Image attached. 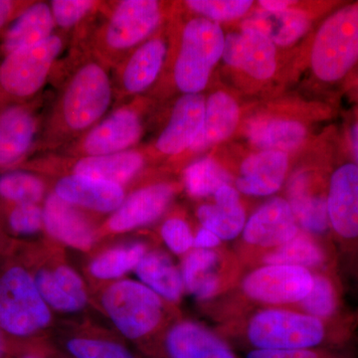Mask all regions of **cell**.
<instances>
[{
    "label": "cell",
    "instance_id": "obj_27",
    "mask_svg": "<svg viewBox=\"0 0 358 358\" xmlns=\"http://www.w3.org/2000/svg\"><path fill=\"white\" fill-rule=\"evenodd\" d=\"M308 16L298 9H287L282 13L257 11L243 22L242 29H254L267 36L275 45L294 44L308 31Z\"/></svg>",
    "mask_w": 358,
    "mask_h": 358
},
{
    "label": "cell",
    "instance_id": "obj_11",
    "mask_svg": "<svg viewBox=\"0 0 358 358\" xmlns=\"http://www.w3.org/2000/svg\"><path fill=\"white\" fill-rule=\"evenodd\" d=\"M167 56V43L162 36L150 37L115 66L113 87L115 105L143 93L157 82Z\"/></svg>",
    "mask_w": 358,
    "mask_h": 358
},
{
    "label": "cell",
    "instance_id": "obj_35",
    "mask_svg": "<svg viewBox=\"0 0 358 358\" xmlns=\"http://www.w3.org/2000/svg\"><path fill=\"white\" fill-rule=\"evenodd\" d=\"M66 350L73 358H136L126 346L107 339L73 338Z\"/></svg>",
    "mask_w": 358,
    "mask_h": 358
},
{
    "label": "cell",
    "instance_id": "obj_44",
    "mask_svg": "<svg viewBox=\"0 0 358 358\" xmlns=\"http://www.w3.org/2000/svg\"><path fill=\"white\" fill-rule=\"evenodd\" d=\"M220 238L205 228H200L193 236V247L199 250H215L221 245Z\"/></svg>",
    "mask_w": 358,
    "mask_h": 358
},
{
    "label": "cell",
    "instance_id": "obj_17",
    "mask_svg": "<svg viewBox=\"0 0 358 358\" xmlns=\"http://www.w3.org/2000/svg\"><path fill=\"white\" fill-rule=\"evenodd\" d=\"M204 114L203 96H181L174 105L166 128L155 141V150L160 155L174 157L189 150L203 126Z\"/></svg>",
    "mask_w": 358,
    "mask_h": 358
},
{
    "label": "cell",
    "instance_id": "obj_18",
    "mask_svg": "<svg viewBox=\"0 0 358 358\" xmlns=\"http://www.w3.org/2000/svg\"><path fill=\"white\" fill-rule=\"evenodd\" d=\"M164 358H238L217 334L193 322H181L167 331L162 343Z\"/></svg>",
    "mask_w": 358,
    "mask_h": 358
},
{
    "label": "cell",
    "instance_id": "obj_23",
    "mask_svg": "<svg viewBox=\"0 0 358 358\" xmlns=\"http://www.w3.org/2000/svg\"><path fill=\"white\" fill-rule=\"evenodd\" d=\"M38 120L31 110L13 106L0 113V166L14 164L32 148Z\"/></svg>",
    "mask_w": 358,
    "mask_h": 358
},
{
    "label": "cell",
    "instance_id": "obj_32",
    "mask_svg": "<svg viewBox=\"0 0 358 358\" xmlns=\"http://www.w3.org/2000/svg\"><path fill=\"white\" fill-rule=\"evenodd\" d=\"M145 255V247L143 244L117 247L96 258L90 266V271L96 279H117L136 268Z\"/></svg>",
    "mask_w": 358,
    "mask_h": 358
},
{
    "label": "cell",
    "instance_id": "obj_16",
    "mask_svg": "<svg viewBox=\"0 0 358 358\" xmlns=\"http://www.w3.org/2000/svg\"><path fill=\"white\" fill-rule=\"evenodd\" d=\"M147 155L143 150H129L119 154L96 157H66L53 155V159L64 164L69 174L87 176L124 185L133 180L145 169Z\"/></svg>",
    "mask_w": 358,
    "mask_h": 358
},
{
    "label": "cell",
    "instance_id": "obj_5",
    "mask_svg": "<svg viewBox=\"0 0 358 358\" xmlns=\"http://www.w3.org/2000/svg\"><path fill=\"white\" fill-rule=\"evenodd\" d=\"M224 36L218 23L193 18L186 23L173 68V80L183 95H195L208 84L212 70L222 57Z\"/></svg>",
    "mask_w": 358,
    "mask_h": 358
},
{
    "label": "cell",
    "instance_id": "obj_46",
    "mask_svg": "<svg viewBox=\"0 0 358 358\" xmlns=\"http://www.w3.org/2000/svg\"><path fill=\"white\" fill-rule=\"evenodd\" d=\"M294 1L289 0H261L259 4L262 7V10L268 13H282V11L289 9L293 6Z\"/></svg>",
    "mask_w": 358,
    "mask_h": 358
},
{
    "label": "cell",
    "instance_id": "obj_38",
    "mask_svg": "<svg viewBox=\"0 0 358 358\" xmlns=\"http://www.w3.org/2000/svg\"><path fill=\"white\" fill-rule=\"evenodd\" d=\"M34 280L40 294L48 307L65 313H74L82 310L63 288L62 285L56 280L52 271L40 270L35 275Z\"/></svg>",
    "mask_w": 358,
    "mask_h": 358
},
{
    "label": "cell",
    "instance_id": "obj_21",
    "mask_svg": "<svg viewBox=\"0 0 358 358\" xmlns=\"http://www.w3.org/2000/svg\"><path fill=\"white\" fill-rule=\"evenodd\" d=\"M289 160L285 152L263 150L242 162L235 181L238 192L250 196H268L281 189L288 173Z\"/></svg>",
    "mask_w": 358,
    "mask_h": 358
},
{
    "label": "cell",
    "instance_id": "obj_20",
    "mask_svg": "<svg viewBox=\"0 0 358 358\" xmlns=\"http://www.w3.org/2000/svg\"><path fill=\"white\" fill-rule=\"evenodd\" d=\"M43 223L49 235L73 248L87 250L95 241V228L86 214L55 193L45 200Z\"/></svg>",
    "mask_w": 358,
    "mask_h": 358
},
{
    "label": "cell",
    "instance_id": "obj_47",
    "mask_svg": "<svg viewBox=\"0 0 358 358\" xmlns=\"http://www.w3.org/2000/svg\"><path fill=\"white\" fill-rule=\"evenodd\" d=\"M15 7L16 2L0 0V29L3 28L13 18Z\"/></svg>",
    "mask_w": 358,
    "mask_h": 358
},
{
    "label": "cell",
    "instance_id": "obj_3",
    "mask_svg": "<svg viewBox=\"0 0 358 358\" xmlns=\"http://www.w3.org/2000/svg\"><path fill=\"white\" fill-rule=\"evenodd\" d=\"M358 65V3L341 7L322 23L310 52V67L322 83L345 81Z\"/></svg>",
    "mask_w": 358,
    "mask_h": 358
},
{
    "label": "cell",
    "instance_id": "obj_1",
    "mask_svg": "<svg viewBox=\"0 0 358 358\" xmlns=\"http://www.w3.org/2000/svg\"><path fill=\"white\" fill-rule=\"evenodd\" d=\"M79 45L65 66L45 131L46 147L53 150L67 147L102 121L115 99L110 68L88 45Z\"/></svg>",
    "mask_w": 358,
    "mask_h": 358
},
{
    "label": "cell",
    "instance_id": "obj_39",
    "mask_svg": "<svg viewBox=\"0 0 358 358\" xmlns=\"http://www.w3.org/2000/svg\"><path fill=\"white\" fill-rule=\"evenodd\" d=\"M219 255L215 250L195 249L185 257L183 261L181 275H182L185 289L192 291L194 285L205 275L217 271Z\"/></svg>",
    "mask_w": 358,
    "mask_h": 358
},
{
    "label": "cell",
    "instance_id": "obj_24",
    "mask_svg": "<svg viewBox=\"0 0 358 358\" xmlns=\"http://www.w3.org/2000/svg\"><path fill=\"white\" fill-rule=\"evenodd\" d=\"M240 110L232 96L216 92L205 102L203 126L189 150L202 152L211 145L227 140L239 122Z\"/></svg>",
    "mask_w": 358,
    "mask_h": 358
},
{
    "label": "cell",
    "instance_id": "obj_13",
    "mask_svg": "<svg viewBox=\"0 0 358 358\" xmlns=\"http://www.w3.org/2000/svg\"><path fill=\"white\" fill-rule=\"evenodd\" d=\"M300 232L288 200L275 197L247 219L242 238L249 246L273 250L287 243Z\"/></svg>",
    "mask_w": 358,
    "mask_h": 358
},
{
    "label": "cell",
    "instance_id": "obj_6",
    "mask_svg": "<svg viewBox=\"0 0 358 358\" xmlns=\"http://www.w3.org/2000/svg\"><path fill=\"white\" fill-rule=\"evenodd\" d=\"M51 312L25 268L13 267L0 278V329L3 333L26 338L45 329Z\"/></svg>",
    "mask_w": 358,
    "mask_h": 358
},
{
    "label": "cell",
    "instance_id": "obj_28",
    "mask_svg": "<svg viewBox=\"0 0 358 358\" xmlns=\"http://www.w3.org/2000/svg\"><path fill=\"white\" fill-rule=\"evenodd\" d=\"M136 274L141 284L155 292L160 299L174 303L185 291L180 271L166 254L160 252L145 253L136 266Z\"/></svg>",
    "mask_w": 358,
    "mask_h": 358
},
{
    "label": "cell",
    "instance_id": "obj_8",
    "mask_svg": "<svg viewBox=\"0 0 358 358\" xmlns=\"http://www.w3.org/2000/svg\"><path fill=\"white\" fill-rule=\"evenodd\" d=\"M102 303L117 331L134 341L152 334L162 320V299L140 282H115L106 289Z\"/></svg>",
    "mask_w": 358,
    "mask_h": 358
},
{
    "label": "cell",
    "instance_id": "obj_7",
    "mask_svg": "<svg viewBox=\"0 0 358 358\" xmlns=\"http://www.w3.org/2000/svg\"><path fill=\"white\" fill-rule=\"evenodd\" d=\"M67 44V33H54L49 38L7 54L0 64V88L16 99L36 95L55 71Z\"/></svg>",
    "mask_w": 358,
    "mask_h": 358
},
{
    "label": "cell",
    "instance_id": "obj_37",
    "mask_svg": "<svg viewBox=\"0 0 358 358\" xmlns=\"http://www.w3.org/2000/svg\"><path fill=\"white\" fill-rule=\"evenodd\" d=\"M303 313L320 320L329 319L336 308V293L333 284L326 275H313L312 289L301 301Z\"/></svg>",
    "mask_w": 358,
    "mask_h": 358
},
{
    "label": "cell",
    "instance_id": "obj_25",
    "mask_svg": "<svg viewBox=\"0 0 358 358\" xmlns=\"http://www.w3.org/2000/svg\"><path fill=\"white\" fill-rule=\"evenodd\" d=\"M55 29L49 2L30 4L7 30L2 44L6 55L44 41L55 33Z\"/></svg>",
    "mask_w": 358,
    "mask_h": 358
},
{
    "label": "cell",
    "instance_id": "obj_26",
    "mask_svg": "<svg viewBox=\"0 0 358 358\" xmlns=\"http://www.w3.org/2000/svg\"><path fill=\"white\" fill-rule=\"evenodd\" d=\"M289 203L299 226L308 234L322 235L331 228L327 199L310 192L307 173H299L289 181Z\"/></svg>",
    "mask_w": 358,
    "mask_h": 358
},
{
    "label": "cell",
    "instance_id": "obj_43",
    "mask_svg": "<svg viewBox=\"0 0 358 358\" xmlns=\"http://www.w3.org/2000/svg\"><path fill=\"white\" fill-rule=\"evenodd\" d=\"M223 287L222 275L217 271L205 275L194 285L190 294H192L197 300L208 301L215 296Z\"/></svg>",
    "mask_w": 358,
    "mask_h": 358
},
{
    "label": "cell",
    "instance_id": "obj_40",
    "mask_svg": "<svg viewBox=\"0 0 358 358\" xmlns=\"http://www.w3.org/2000/svg\"><path fill=\"white\" fill-rule=\"evenodd\" d=\"M11 230L20 235H32L44 227L43 208L38 204H17L8 218Z\"/></svg>",
    "mask_w": 358,
    "mask_h": 358
},
{
    "label": "cell",
    "instance_id": "obj_50",
    "mask_svg": "<svg viewBox=\"0 0 358 358\" xmlns=\"http://www.w3.org/2000/svg\"><path fill=\"white\" fill-rule=\"evenodd\" d=\"M357 94H358V79H357Z\"/></svg>",
    "mask_w": 358,
    "mask_h": 358
},
{
    "label": "cell",
    "instance_id": "obj_15",
    "mask_svg": "<svg viewBox=\"0 0 358 358\" xmlns=\"http://www.w3.org/2000/svg\"><path fill=\"white\" fill-rule=\"evenodd\" d=\"M174 196L169 183H155L136 190L124 199L121 206L112 213L108 228L112 232L124 233L138 229L159 219Z\"/></svg>",
    "mask_w": 358,
    "mask_h": 358
},
{
    "label": "cell",
    "instance_id": "obj_12",
    "mask_svg": "<svg viewBox=\"0 0 358 358\" xmlns=\"http://www.w3.org/2000/svg\"><path fill=\"white\" fill-rule=\"evenodd\" d=\"M329 225L345 240L358 238V167L355 162L339 164L329 178L327 195Z\"/></svg>",
    "mask_w": 358,
    "mask_h": 358
},
{
    "label": "cell",
    "instance_id": "obj_42",
    "mask_svg": "<svg viewBox=\"0 0 358 358\" xmlns=\"http://www.w3.org/2000/svg\"><path fill=\"white\" fill-rule=\"evenodd\" d=\"M244 358H331L320 350H249Z\"/></svg>",
    "mask_w": 358,
    "mask_h": 358
},
{
    "label": "cell",
    "instance_id": "obj_49",
    "mask_svg": "<svg viewBox=\"0 0 358 358\" xmlns=\"http://www.w3.org/2000/svg\"><path fill=\"white\" fill-rule=\"evenodd\" d=\"M21 358H40V357H37V355H23V357Z\"/></svg>",
    "mask_w": 358,
    "mask_h": 358
},
{
    "label": "cell",
    "instance_id": "obj_22",
    "mask_svg": "<svg viewBox=\"0 0 358 358\" xmlns=\"http://www.w3.org/2000/svg\"><path fill=\"white\" fill-rule=\"evenodd\" d=\"M215 203L203 204L196 215L205 229L213 232L221 241H231L242 235L246 224V213L236 188L221 186L213 195Z\"/></svg>",
    "mask_w": 358,
    "mask_h": 358
},
{
    "label": "cell",
    "instance_id": "obj_4",
    "mask_svg": "<svg viewBox=\"0 0 358 358\" xmlns=\"http://www.w3.org/2000/svg\"><path fill=\"white\" fill-rule=\"evenodd\" d=\"M249 350H319L327 341L324 322L303 312L268 308L250 317L243 329Z\"/></svg>",
    "mask_w": 358,
    "mask_h": 358
},
{
    "label": "cell",
    "instance_id": "obj_9",
    "mask_svg": "<svg viewBox=\"0 0 358 358\" xmlns=\"http://www.w3.org/2000/svg\"><path fill=\"white\" fill-rule=\"evenodd\" d=\"M138 98L122 103L86 134L62 148L66 157H96L134 150L143 134V105Z\"/></svg>",
    "mask_w": 358,
    "mask_h": 358
},
{
    "label": "cell",
    "instance_id": "obj_45",
    "mask_svg": "<svg viewBox=\"0 0 358 358\" xmlns=\"http://www.w3.org/2000/svg\"><path fill=\"white\" fill-rule=\"evenodd\" d=\"M352 121L348 128V143L353 157V162L358 167V110L353 114Z\"/></svg>",
    "mask_w": 358,
    "mask_h": 358
},
{
    "label": "cell",
    "instance_id": "obj_30",
    "mask_svg": "<svg viewBox=\"0 0 358 358\" xmlns=\"http://www.w3.org/2000/svg\"><path fill=\"white\" fill-rule=\"evenodd\" d=\"M262 261L265 265L296 266L310 270L324 263V254L310 234L300 232L287 243L271 250Z\"/></svg>",
    "mask_w": 358,
    "mask_h": 358
},
{
    "label": "cell",
    "instance_id": "obj_34",
    "mask_svg": "<svg viewBox=\"0 0 358 358\" xmlns=\"http://www.w3.org/2000/svg\"><path fill=\"white\" fill-rule=\"evenodd\" d=\"M103 4L102 1L94 0H52L49 2L56 27L64 33L72 30L79 31L83 23L100 13Z\"/></svg>",
    "mask_w": 358,
    "mask_h": 358
},
{
    "label": "cell",
    "instance_id": "obj_19",
    "mask_svg": "<svg viewBox=\"0 0 358 358\" xmlns=\"http://www.w3.org/2000/svg\"><path fill=\"white\" fill-rule=\"evenodd\" d=\"M54 193L68 203L99 213H114L126 199L122 186L77 174L59 178Z\"/></svg>",
    "mask_w": 358,
    "mask_h": 358
},
{
    "label": "cell",
    "instance_id": "obj_10",
    "mask_svg": "<svg viewBox=\"0 0 358 358\" xmlns=\"http://www.w3.org/2000/svg\"><path fill=\"white\" fill-rule=\"evenodd\" d=\"M313 275L306 268L264 264L245 275L242 293L261 305L300 303L312 289Z\"/></svg>",
    "mask_w": 358,
    "mask_h": 358
},
{
    "label": "cell",
    "instance_id": "obj_2",
    "mask_svg": "<svg viewBox=\"0 0 358 358\" xmlns=\"http://www.w3.org/2000/svg\"><path fill=\"white\" fill-rule=\"evenodd\" d=\"M102 13V22L86 44L110 69L154 36L164 20L162 3L157 0L103 2Z\"/></svg>",
    "mask_w": 358,
    "mask_h": 358
},
{
    "label": "cell",
    "instance_id": "obj_33",
    "mask_svg": "<svg viewBox=\"0 0 358 358\" xmlns=\"http://www.w3.org/2000/svg\"><path fill=\"white\" fill-rule=\"evenodd\" d=\"M42 179L26 171H10L0 176V197L17 204H37L43 199Z\"/></svg>",
    "mask_w": 358,
    "mask_h": 358
},
{
    "label": "cell",
    "instance_id": "obj_31",
    "mask_svg": "<svg viewBox=\"0 0 358 358\" xmlns=\"http://www.w3.org/2000/svg\"><path fill=\"white\" fill-rule=\"evenodd\" d=\"M231 176L215 160L204 157L186 167L183 183L188 194L205 199L215 194L221 186L230 185Z\"/></svg>",
    "mask_w": 358,
    "mask_h": 358
},
{
    "label": "cell",
    "instance_id": "obj_36",
    "mask_svg": "<svg viewBox=\"0 0 358 358\" xmlns=\"http://www.w3.org/2000/svg\"><path fill=\"white\" fill-rule=\"evenodd\" d=\"M185 3L193 13L216 23L242 17L253 6L247 0H188Z\"/></svg>",
    "mask_w": 358,
    "mask_h": 358
},
{
    "label": "cell",
    "instance_id": "obj_41",
    "mask_svg": "<svg viewBox=\"0 0 358 358\" xmlns=\"http://www.w3.org/2000/svg\"><path fill=\"white\" fill-rule=\"evenodd\" d=\"M162 240L167 248L176 255H182L193 247V234L189 225L183 219H167L160 229Z\"/></svg>",
    "mask_w": 358,
    "mask_h": 358
},
{
    "label": "cell",
    "instance_id": "obj_29",
    "mask_svg": "<svg viewBox=\"0 0 358 358\" xmlns=\"http://www.w3.org/2000/svg\"><path fill=\"white\" fill-rule=\"evenodd\" d=\"M247 134L256 147L286 154L300 147L306 140L307 129L301 122L289 120L257 119L250 122Z\"/></svg>",
    "mask_w": 358,
    "mask_h": 358
},
{
    "label": "cell",
    "instance_id": "obj_14",
    "mask_svg": "<svg viewBox=\"0 0 358 358\" xmlns=\"http://www.w3.org/2000/svg\"><path fill=\"white\" fill-rule=\"evenodd\" d=\"M223 60L257 80H268L277 69L275 45L262 33L242 29L225 37Z\"/></svg>",
    "mask_w": 358,
    "mask_h": 358
},
{
    "label": "cell",
    "instance_id": "obj_48",
    "mask_svg": "<svg viewBox=\"0 0 358 358\" xmlns=\"http://www.w3.org/2000/svg\"><path fill=\"white\" fill-rule=\"evenodd\" d=\"M7 345L6 338H4L3 331L0 329V358H6Z\"/></svg>",
    "mask_w": 358,
    "mask_h": 358
}]
</instances>
